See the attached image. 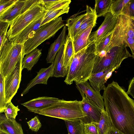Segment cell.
Listing matches in <instances>:
<instances>
[{
	"mask_svg": "<svg viewBox=\"0 0 134 134\" xmlns=\"http://www.w3.org/2000/svg\"><path fill=\"white\" fill-rule=\"evenodd\" d=\"M102 96L113 129L122 134H134V100L113 81L104 90Z\"/></svg>",
	"mask_w": 134,
	"mask_h": 134,
	"instance_id": "obj_1",
	"label": "cell"
},
{
	"mask_svg": "<svg viewBox=\"0 0 134 134\" xmlns=\"http://www.w3.org/2000/svg\"><path fill=\"white\" fill-rule=\"evenodd\" d=\"M97 55L93 43L75 54L68 70L64 82L70 85L88 81L91 77Z\"/></svg>",
	"mask_w": 134,
	"mask_h": 134,
	"instance_id": "obj_2",
	"label": "cell"
},
{
	"mask_svg": "<svg viewBox=\"0 0 134 134\" xmlns=\"http://www.w3.org/2000/svg\"><path fill=\"white\" fill-rule=\"evenodd\" d=\"M34 113L64 120H82L86 116L82 109L81 101H68L63 99Z\"/></svg>",
	"mask_w": 134,
	"mask_h": 134,
	"instance_id": "obj_3",
	"label": "cell"
},
{
	"mask_svg": "<svg viewBox=\"0 0 134 134\" xmlns=\"http://www.w3.org/2000/svg\"><path fill=\"white\" fill-rule=\"evenodd\" d=\"M125 45L134 53V23L133 20L125 15L117 16L116 25L113 31L107 48Z\"/></svg>",
	"mask_w": 134,
	"mask_h": 134,
	"instance_id": "obj_4",
	"label": "cell"
},
{
	"mask_svg": "<svg viewBox=\"0 0 134 134\" xmlns=\"http://www.w3.org/2000/svg\"><path fill=\"white\" fill-rule=\"evenodd\" d=\"M47 12L40 0H37L28 9L20 14L10 23L7 34L8 40H11L30 23L41 16Z\"/></svg>",
	"mask_w": 134,
	"mask_h": 134,
	"instance_id": "obj_5",
	"label": "cell"
},
{
	"mask_svg": "<svg viewBox=\"0 0 134 134\" xmlns=\"http://www.w3.org/2000/svg\"><path fill=\"white\" fill-rule=\"evenodd\" d=\"M23 44L8 40L0 49V73L4 78L12 71L18 61L24 55Z\"/></svg>",
	"mask_w": 134,
	"mask_h": 134,
	"instance_id": "obj_6",
	"label": "cell"
},
{
	"mask_svg": "<svg viewBox=\"0 0 134 134\" xmlns=\"http://www.w3.org/2000/svg\"><path fill=\"white\" fill-rule=\"evenodd\" d=\"M62 16L57 18L41 26L34 36L24 44V55L30 53L45 40L54 36L65 26Z\"/></svg>",
	"mask_w": 134,
	"mask_h": 134,
	"instance_id": "obj_7",
	"label": "cell"
},
{
	"mask_svg": "<svg viewBox=\"0 0 134 134\" xmlns=\"http://www.w3.org/2000/svg\"><path fill=\"white\" fill-rule=\"evenodd\" d=\"M125 45L112 47L106 55L102 58L97 55L92 71L94 74L107 70L111 68H118L125 59L131 57Z\"/></svg>",
	"mask_w": 134,
	"mask_h": 134,
	"instance_id": "obj_8",
	"label": "cell"
},
{
	"mask_svg": "<svg viewBox=\"0 0 134 134\" xmlns=\"http://www.w3.org/2000/svg\"><path fill=\"white\" fill-rule=\"evenodd\" d=\"M23 58L18 62L11 72L4 79L5 101L11 102L16 93L21 80L22 65Z\"/></svg>",
	"mask_w": 134,
	"mask_h": 134,
	"instance_id": "obj_9",
	"label": "cell"
},
{
	"mask_svg": "<svg viewBox=\"0 0 134 134\" xmlns=\"http://www.w3.org/2000/svg\"><path fill=\"white\" fill-rule=\"evenodd\" d=\"M104 21L95 31L91 32L88 44L93 43L96 46L104 37L113 32L117 24V16L108 12L104 16Z\"/></svg>",
	"mask_w": 134,
	"mask_h": 134,
	"instance_id": "obj_10",
	"label": "cell"
},
{
	"mask_svg": "<svg viewBox=\"0 0 134 134\" xmlns=\"http://www.w3.org/2000/svg\"><path fill=\"white\" fill-rule=\"evenodd\" d=\"M81 101L83 110L86 116L82 120L84 123L92 122L98 123L99 121L102 110L94 102L85 96L82 97Z\"/></svg>",
	"mask_w": 134,
	"mask_h": 134,
	"instance_id": "obj_11",
	"label": "cell"
},
{
	"mask_svg": "<svg viewBox=\"0 0 134 134\" xmlns=\"http://www.w3.org/2000/svg\"><path fill=\"white\" fill-rule=\"evenodd\" d=\"M46 13L30 23L10 41H13L17 44L23 45L27 40L34 36L37 30L41 27Z\"/></svg>",
	"mask_w": 134,
	"mask_h": 134,
	"instance_id": "obj_12",
	"label": "cell"
},
{
	"mask_svg": "<svg viewBox=\"0 0 134 134\" xmlns=\"http://www.w3.org/2000/svg\"><path fill=\"white\" fill-rule=\"evenodd\" d=\"M76 84L82 97L85 96V94L89 99L94 102L102 110H105L103 96L92 88L88 81Z\"/></svg>",
	"mask_w": 134,
	"mask_h": 134,
	"instance_id": "obj_13",
	"label": "cell"
},
{
	"mask_svg": "<svg viewBox=\"0 0 134 134\" xmlns=\"http://www.w3.org/2000/svg\"><path fill=\"white\" fill-rule=\"evenodd\" d=\"M60 99L55 97L46 96L39 97L21 104L26 108L28 111L34 113L50 106Z\"/></svg>",
	"mask_w": 134,
	"mask_h": 134,
	"instance_id": "obj_14",
	"label": "cell"
},
{
	"mask_svg": "<svg viewBox=\"0 0 134 134\" xmlns=\"http://www.w3.org/2000/svg\"><path fill=\"white\" fill-rule=\"evenodd\" d=\"M53 64H52L47 68H42L37 72L36 76L27 84L23 90L21 95L23 96L27 93L30 90L37 84L47 85L48 79L53 75Z\"/></svg>",
	"mask_w": 134,
	"mask_h": 134,
	"instance_id": "obj_15",
	"label": "cell"
},
{
	"mask_svg": "<svg viewBox=\"0 0 134 134\" xmlns=\"http://www.w3.org/2000/svg\"><path fill=\"white\" fill-rule=\"evenodd\" d=\"M0 130L8 134H24L21 125L15 119H8L5 114L0 113Z\"/></svg>",
	"mask_w": 134,
	"mask_h": 134,
	"instance_id": "obj_16",
	"label": "cell"
},
{
	"mask_svg": "<svg viewBox=\"0 0 134 134\" xmlns=\"http://www.w3.org/2000/svg\"><path fill=\"white\" fill-rule=\"evenodd\" d=\"M67 27L64 26L57 39L51 45L46 58L47 63H53L56 54L62 46L64 45L66 38Z\"/></svg>",
	"mask_w": 134,
	"mask_h": 134,
	"instance_id": "obj_17",
	"label": "cell"
},
{
	"mask_svg": "<svg viewBox=\"0 0 134 134\" xmlns=\"http://www.w3.org/2000/svg\"><path fill=\"white\" fill-rule=\"evenodd\" d=\"M26 0H17L10 7L0 15V20L10 23L21 13Z\"/></svg>",
	"mask_w": 134,
	"mask_h": 134,
	"instance_id": "obj_18",
	"label": "cell"
},
{
	"mask_svg": "<svg viewBox=\"0 0 134 134\" xmlns=\"http://www.w3.org/2000/svg\"><path fill=\"white\" fill-rule=\"evenodd\" d=\"M117 69L112 68L106 71L92 74L88 80L91 87L98 93H100L101 90H104L106 87L105 83L107 82L106 77L107 75L110 72Z\"/></svg>",
	"mask_w": 134,
	"mask_h": 134,
	"instance_id": "obj_19",
	"label": "cell"
},
{
	"mask_svg": "<svg viewBox=\"0 0 134 134\" xmlns=\"http://www.w3.org/2000/svg\"><path fill=\"white\" fill-rule=\"evenodd\" d=\"M64 45L58 51L53 62L52 63L53 64V77H64L66 75L64 64Z\"/></svg>",
	"mask_w": 134,
	"mask_h": 134,
	"instance_id": "obj_20",
	"label": "cell"
},
{
	"mask_svg": "<svg viewBox=\"0 0 134 134\" xmlns=\"http://www.w3.org/2000/svg\"><path fill=\"white\" fill-rule=\"evenodd\" d=\"M86 13L70 18L66 21L65 26L68 28V35L73 42L77 37Z\"/></svg>",
	"mask_w": 134,
	"mask_h": 134,
	"instance_id": "obj_21",
	"label": "cell"
},
{
	"mask_svg": "<svg viewBox=\"0 0 134 134\" xmlns=\"http://www.w3.org/2000/svg\"><path fill=\"white\" fill-rule=\"evenodd\" d=\"M94 27L93 25L90 26L76 37L73 41L75 54L87 46L89 36Z\"/></svg>",
	"mask_w": 134,
	"mask_h": 134,
	"instance_id": "obj_22",
	"label": "cell"
},
{
	"mask_svg": "<svg viewBox=\"0 0 134 134\" xmlns=\"http://www.w3.org/2000/svg\"><path fill=\"white\" fill-rule=\"evenodd\" d=\"M75 55L73 42L68 35L66 36L64 44V64L66 74Z\"/></svg>",
	"mask_w": 134,
	"mask_h": 134,
	"instance_id": "obj_23",
	"label": "cell"
},
{
	"mask_svg": "<svg viewBox=\"0 0 134 134\" xmlns=\"http://www.w3.org/2000/svg\"><path fill=\"white\" fill-rule=\"evenodd\" d=\"M42 50L36 48L26 55L23 59L22 69L25 68L28 71L31 70L39 60L42 54Z\"/></svg>",
	"mask_w": 134,
	"mask_h": 134,
	"instance_id": "obj_24",
	"label": "cell"
},
{
	"mask_svg": "<svg viewBox=\"0 0 134 134\" xmlns=\"http://www.w3.org/2000/svg\"><path fill=\"white\" fill-rule=\"evenodd\" d=\"M94 9L86 5V15L81 25L77 36L91 26H95L97 18Z\"/></svg>",
	"mask_w": 134,
	"mask_h": 134,
	"instance_id": "obj_25",
	"label": "cell"
},
{
	"mask_svg": "<svg viewBox=\"0 0 134 134\" xmlns=\"http://www.w3.org/2000/svg\"><path fill=\"white\" fill-rule=\"evenodd\" d=\"M131 0H113L110 12L118 16L121 15H127Z\"/></svg>",
	"mask_w": 134,
	"mask_h": 134,
	"instance_id": "obj_26",
	"label": "cell"
},
{
	"mask_svg": "<svg viewBox=\"0 0 134 134\" xmlns=\"http://www.w3.org/2000/svg\"><path fill=\"white\" fill-rule=\"evenodd\" d=\"M98 125L99 134H107L113 129L110 119L105 110H102Z\"/></svg>",
	"mask_w": 134,
	"mask_h": 134,
	"instance_id": "obj_27",
	"label": "cell"
},
{
	"mask_svg": "<svg viewBox=\"0 0 134 134\" xmlns=\"http://www.w3.org/2000/svg\"><path fill=\"white\" fill-rule=\"evenodd\" d=\"M113 0H96L94 9L97 17L109 12Z\"/></svg>",
	"mask_w": 134,
	"mask_h": 134,
	"instance_id": "obj_28",
	"label": "cell"
},
{
	"mask_svg": "<svg viewBox=\"0 0 134 134\" xmlns=\"http://www.w3.org/2000/svg\"><path fill=\"white\" fill-rule=\"evenodd\" d=\"M68 134H84V123L81 120H65Z\"/></svg>",
	"mask_w": 134,
	"mask_h": 134,
	"instance_id": "obj_29",
	"label": "cell"
},
{
	"mask_svg": "<svg viewBox=\"0 0 134 134\" xmlns=\"http://www.w3.org/2000/svg\"><path fill=\"white\" fill-rule=\"evenodd\" d=\"M69 5H68L54 11L46 18L43 19L42 23L41 26L54 19L59 17L60 15L63 14L68 13L69 11Z\"/></svg>",
	"mask_w": 134,
	"mask_h": 134,
	"instance_id": "obj_30",
	"label": "cell"
},
{
	"mask_svg": "<svg viewBox=\"0 0 134 134\" xmlns=\"http://www.w3.org/2000/svg\"><path fill=\"white\" fill-rule=\"evenodd\" d=\"M20 110L18 106H15L10 102L7 103L4 113L8 119L12 120L15 119L18 112Z\"/></svg>",
	"mask_w": 134,
	"mask_h": 134,
	"instance_id": "obj_31",
	"label": "cell"
},
{
	"mask_svg": "<svg viewBox=\"0 0 134 134\" xmlns=\"http://www.w3.org/2000/svg\"><path fill=\"white\" fill-rule=\"evenodd\" d=\"M10 24V23L0 20V49L8 40L7 37V30Z\"/></svg>",
	"mask_w": 134,
	"mask_h": 134,
	"instance_id": "obj_32",
	"label": "cell"
},
{
	"mask_svg": "<svg viewBox=\"0 0 134 134\" xmlns=\"http://www.w3.org/2000/svg\"><path fill=\"white\" fill-rule=\"evenodd\" d=\"M4 79L3 75L0 73V113L4 112L7 104L5 101Z\"/></svg>",
	"mask_w": 134,
	"mask_h": 134,
	"instance_id": "obj_33",
	"label": "cell"
},
{
	"mask_svg": "<svg viewBox=\"0 0 134 134\" xmlns=\"http://www.w3.org/2000/svg\"><path fill=\"white\" fill-rule=\"evenodd\" d=\"M112 32L103 38L99 44L96 46H95V53L97 55L108 46L110 41Z\"/></svg>",
	"mask_w": 134,
	"mask_h": 134,
	"instance_id": "obj_34",
	"label": "cell"
},
{
	"mask_svg": "<svg viewBox=\"0 0 134 134\" xmlns=\"http://www.w3.org/2000/svg\"><path fill=\"white\" fill-rule=\"evenodd\" d=\"M71 2V1L69 0H60L52 7L46 9L47 12L44 17V19L57 10L69 5Z\"/></svg>",
	"mask_w": 134,
	"mask_h": 134,
	"instance_id": "obj_35",
	"label": "cell"
},
{
	"mask_svg": "<svg viewBox=\"0 0 134 134\" xmlns=\"http://www.w3.org/2000/svg\"><path fill=\"white\" fill-rule=\"evenodd\" d=\"M84 134H99L98 123H84Z\"/></svg>",
	"mask_w": 134,
	"mask_h": 134,
	"instance_id": "obj_36",
	"label": "cell"
},
{
	"mask_svg": "<svg viewBox=\"0 0 134 134\" xmlns=\"http://www.w3.org/2000/svg\"><path fill=\"white\" fill-rule=\"evenodd\" d=\"M27 122L29 128L35 132L38 131L42 126V124L37 116H35Z\"/></svg>",
	"mask_w": 134,
	"mask_h": 134,
	"instance_id": "obj_37",
	"label": "cell"
},
{
	"mask_svg": "<svg viewBox=\"0 0 134 134\" xmlns=\"http://www.w3.org/2000/svg\"><path fill=\"white\" fill-rule=\"evenodd\" d=\"M17 1L0 0V15L10 7Z\"/></svg>",
	"mask_w": 134,
	"mask_h": 134,
	"instance_id": "obj_38",
	"label": "cell"
},
{
	"mask_svg": "<svg viewBox=\"0 0 134 134\" xmlns=\"http://www.w3.org/2000/svg\"><path fill=\"white\" fill-rule=\"evenodd\" d=\"M60 0H40V1L41 4L46 9L53 6Z\"/></svg>",
	"mask_w": 134,
	"mask_h": 134,
	"instance_id": "obj_39",
	"label": "cell"
},
{
	"mask_svg": "<svg viewBox=\"0 0 134 134\" xmlns=\"http://www.w3.org/2000/svg\"><path fill=\"white\" fill-rule=\"evenodd\" d=\"M127 16L134 20V0H131Z\"/></svg>",
	"mask_w": 134,
	"mask_h": 134,
	"instance_id": "obj_40",
	"label": "cell"
},
{
	"mask_svg": "<svg viewBox=\"0 0 134 134\" xmlns=\"http://www.w3.org/2000/svg\"><path fill=\"white\" fill-rule=\"evenodd\" d=\"M127 92L134 99V77L130 80Z\"/></svg>",
	"mask_w": 134,
	"mask_h": 134,
	"instance_id": "obj_41",
	"label": "cell"
},
{
	"mask_svg": "<svg viewBox=\"0 0 134 134\" xmlns=\"http://www.w3.org/2000/svg\"><path fill=\"white\" fill-rule=\"evenodd\" d=\"M37 0H26L24 6L21 14L25 12L33 4L37 1Z\"/></svg>",
	"mask_w": 134,
	"mask_h": 134,
	"instance_id": "obj_42",
	"label": "cell"
},
{
	"mask_svg": "<svg viewBox=\"0 0 134 134\" xmlns=\"http://www.w3.org/2000/svg\"><path fill=\"white\" fill-rule=\"evenodd\" d=\"M107 134H122L117 131L113 129H112Z\"/></svg>",
	"mask_w": 134,
	"mask_h": 134,
	"instance_id": "obj_43",
	"label": "cell"
},
{
	"mask_svg": "<svg viewBox=\"0 0 134 134\" xmlns=\"http://www.w3.org/2000/svg\"><path fill=\"white\" fill-rule=\"evenodd\" d=\"M0 134H8V133L4 132L2 130H0Z\"/></svg>",
	"mask_w": 134,
	"mask_h": 134,
	"instance_id": "obj_44",
	"label": "cell"
},
{
	"mask_svg": "<svg viewBox=\"0 0 134 134\" xmlns=\"http://www.w3.org/2000/svg\"><path fill=\"white\" fill-rule=\"evenodd\" d=\"M133 21L134 23V20H133ZM131 57L134 59V53L132 55Z\"/></svg>",
	"mask_w": 134,
	"mask_h": 134,
	"instance_id": "obj_45",
	"label": "cell"
}]
</instances>
